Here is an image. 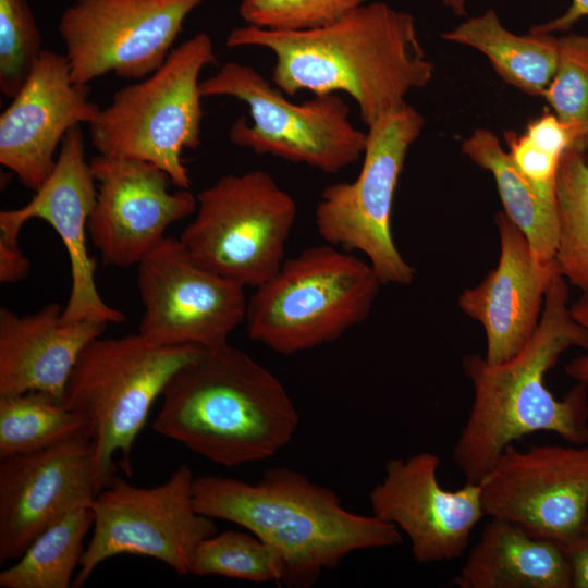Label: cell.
I'll use <instances>...</instances> for the list:
<instances>
[{
	"mask_svg": "<svg viewBox=\"0 0 588 588\" xmlns=\"http://www.w3.org/2000/svg\"><path fill=\"white\" fill-rule=\"evenodd\" d=\"M225 45L271 51L272 82L287 96L347 94L366 126L405 105L406 96L427 86L434 73L414 17L380 1L306 30L236 27Z\"/></svg>",
	"mask_w": 588,
	"mask_h": 588,
	"instance_id": "6da1fadb",
	"label": "cell"
},
{
	"mask_svg": "<svg viewBox=\"0 0 588 588\" xmlns=\"http://www.w3.org/2000/svg\"><path fill=\"white\" fill-rule=\"evenodd\" d=\"M562 274L548 287L535 333L513 358L490 364L478 354L463 359L474 400L453 448V461L467 482L479 483L504 449L538 431L556 433L574 445L588 444V382L577 381L559 400L544 384L561 355L588 353V330L575 320Z\"/></svg>",
	"mask_w": 588,
	"mask_h": 588,
	"instance_id": "7a4b0ae2",
	"label": "cell"
},
{
	"mask_svg": "<svg viewBox=\"0 0 588 588\" xmlns=\"http://www.w3.org/2000/svg\"><path fill=\"white\" fill-rule=\"evenodd\" d=\"M193 504L199 514L234 523L269 544L282 559V584L293 588L314 585L355 551L403 539L393 524L347 511L333 490L284 466L267 469L256 483L196 477Z\"/></svg>",
	"mask_w": 588,
	"mask_h": 588,
	"instance_id": "3957f363",
	"label": "cell"
},
{
	"mask_svg": "<svg viewBox=\"0 0 588 588\" xmlns=\"http://www.w3.org/2000/svg\"><path fill=\"white\" fill-rule=\"evenodd\" d=\"M161 396L155 431L224 466L275 455L299 421L279 378L229 343L204 348L176 371Z\"/></svg>",
	"mask_w": 588,
	"mask_h": 588,
	"instance_id": "277c9868",
	"label": "cell"
},
{
	"mask_svg": "<svg viewBox=\"0 0 588 588\" xmlns=\"http://www.w3.org/2000/svg\"><path fill=\"white\" fill-rule=\"evenodd\" d=\"M382 285L368 261L328 243L308 247L254 289L247 334L282 355L333 342L367 319Z\"/></svg>",
	"mask_w": 588,
	"mask_h": 588,
	"instance_id": "5b68a950",
	"label": "cell"
},
{
	"mask_svg": "<svg viewBox=\"0 0 588 588\" xmlns=\"http://www.w3.org/2000/svg\"><path fill=\"white\" fill-rule=\"evenodd\" d=\"M203 350L193 344L156 345L138 333L100 335L81 352L62 401L87 421L98 492L115 477L117 453L131 476V450L154 402L176 371Z\"/></svg>",
	"mask_w": 588,
	"mask_h": 588,
	"instance_id": "8992f818",
	"label": "cell"
},
{
	"mask_svg": "<svg viewBox=\"0 0 588 588\" xmlns=\"http://www.w3.org/2000/svg\"><path fill=\"white\" fill-rule=\"evenodd\" d=\"M217 62L212 39L204 32L173 48L159 69L117 90L100 109L88 124L94 148L106 157L152 163L172 185L189 189L182 152L200 145L199 76Z\"/></svg>",
	"mask_w": 588,
	"mask_h": 588,
	"instance_id": "52a82bcc",
	"label": "cell"
},
{
	"mask_svg": "<svg viewBox=\"0 0 588 588\" xmlns=\"http://www.w3.org/2000/svg\"><path fill=\"white\" fill-rule=\"evenodd\" d=\"M200 94L203 98L232 97L247 105L252 123L245 117L236 119L229 139L257 155L331 174L364 155L367 132L352 123L350 108L338 94L292 102L254 68L233 61L200 81Z\"/></svg>",
	"mask_w": 588,
	"mask_h": 588,
	"instance_id": "ba28073f",
	"label": "cell"
},
{
	"mask_svg": "<svg viewBox=\"0 0 588 588\" xmlns=\"http://www.w3.org/2000/svg\"><path fill=\"white\" fill-rule=\"evenodd\" d=\"M196 198L195 217L179 238L199 265L253 289L280 269L297 206L270 173L223 175Z\"/></svg>",
	"mask_w": 588,
	"mask_h": 588,
	"instance_id": "9c48e42d",
	"label": "cell"
},
{
	"mask_svg": "<svg viewBox=\"0 0 588 588\" xmlns=\"http://www.w3.org/2000/svg\"><path fill=\"white\" fill-rule=\"evenodd\" d=\"M426 120L407 102L367 130L363 164L352 182L328 185L315 211L321 238L364 254L383 285H409L415 269L401 255L391 230L393 199L411 146Z\"/></svg>",
	"mask_w": 588,
	"mask_h": 588,
	"instance_id": "30bf717a",
	"label": "cell"
},
{
	"mask_svg": "<svg viewBox=\"0 0 588 588\" xmlns=\"http://www.w3.org/2000/svg\"><path fill=\"white\" fill-rule=\"evenodd\" d=\"M193 481L186 464L149 488L114 477L93 500V536L73 586L82 587L101 562L120 554L149 556L188 575L196 547L217 532L212 518L194 507Z\"/></svg>",
	"mask_w": 588,
	"mask_h": 588,
	"instance_id": "8fae6325",
	"label": "cell"
},
{
	"mask_svg": "<svg viewBox=\"0 0 588 588\" xmlns=\"http://www.w3.org/2000/svg\"><path fill=\"white\" fill-rule=\"evenodd\" d=\"M206 0H74L59 34L74 84L113 73L143 79L173 49L188 15Z\"/></svg>",
	"mask_w": 588,
	"mask_h": 588,
	"instance_id": "7c38bea8",
	"label": "cell"
},
{
	"mask_svg": "<svg viewBox=\"0 0 588 588\" xmlns=\"http://www.w3.org/2000/svg\"><path fill=\"white\" fill-rule=\"evenodd\" d=\"M137 266L138 333L151 343L216 348L244 322L245 287L199 265L180 238L166 236Z\"/></svg>",
	"mask_w": 588,
	"mask_h": 588,
	"instance_id": "4fadbf2b",
	"label": "cell"
},
{
	"mask_svg": "<svg viewBox=\"0 0 588 588\" xmlns=\"http://www.w3.org/2000/svg\"><path fill=\"white\" fill-rule=\"evenodd\" d=\"M485 516L565 546L588 512V444L506 446L479 482Z\"/></svg>",
	"mask_w": 588,
	"mask_h": 588,
	"instance_id": "5bb4252c",
	"label": "cell"
},
{
	"mask_svg": "<svg viewBox=\"0 0 588 588\" xmlns=\"http://www.w3.org/2000/svg\"><path fill=\"white\" fill-rule=\"evenodd\" d=\"M89 166L99 185L88 235L106 265H138L172 223L197 208L196 195L169 192V175L152 163L98 155Z\"/></svg>",
	"mask_w": 588,
	"mask_h": 588,
	"instance_id": "9a60e30c",
	"label": "cell"
},
{
	"mask_svg": "<svg viewBox=\"0 0 588 588\" xmlns=\"http://www.w3.org/2000/svg\"><path fill=\"white\" fill-rule=\"evenodd\" d=\"M88 431L0 460V564L17 560L49 526L97 495Z\"/></svg>",
	"mask_w": 588,
	"mask_h": 588,
	"instance_id": "2e32d148",
	"label": "cell"
},
{
	"mask_svg": "<svg viewBox=\"0 0 588 588\" xmlns=\"http://www.w3.org/2000/svg\"><path fill=\"white\" fill-rule=\"evenodd\" d=\"M439 464L428 451L391 458L369 493L372 514L404 532L413 558L422 564L462 556L485 516L480 485L466 481L446 490L438 480Z\"/></svg>",
	"mask_w": 588,
	"mask_h": 588,
	"instance_id": "e0dca14e",
	"label": "cell"
},
{
	"mask_svg": "<svg viewBox=\"0 0 588 588\" xmlns=\"http://www.w3.org/2000/svg\"><path fill=\"white\" fill-rule=\"evenodd\" d=\"M81 125L64 136L48 180L23 207L0 212V233L19 237L30 219H41L60 236L71 266V291L61 322H124V315L100 296L95 281L96 261L88 254L86 235L97 189Z\"/></svg>",
	"mask_w": 588,
	"mask_h": 588,
	"instance_id": "ac0fdd59",
	"label": "cell"
},
{
	"mask_svg": "<svg viewBox=\"0 0 588 588\" xmlns=\"http://www.w3.org/2000/svg\"><path fill=\"white\" fill-rule=\"evenodd\" d=\"M89 85L74 84L64 54L44 49L33 73L0 115V163L36 192L51 175L57 148L75 125L100 108Z\"/></svg>",
	"mask_w": 588,
	"mask_h": 588,
	"instance_id": "d6986e66",
	"label": "cell"
},
{
	"mask_svg": "<svg viewBox=\"0 0 588 588\" xmlns=\"http://www.w3.org/2000/svg\"><path fill=\"white\" fill-rule=\"evenodd\" d=\"M500 236L498 266L481 283L458 297L464 314L481 323L486 360L500 364L517 355L531 339L542 313L544 295L561 274L555 259L539 261L524 233L504 212L494 218Z\"/></svg>",
	"mask_w": 588,
	"mask_h": 588,
	"instance_id": "ffe728a7",
	"label": "cell"
},
{
	"mask_svg": "<svg viewBox=\"0 0 588 588\" xmlns=\"http://www.w3.org/2000/svg\"><path fill=\"white\" fill-rule=\"evenodd\" d=\"M62 310L50 303L21 317L0 308V395L42 391L63 400L81 352L108 324L63 323Z\"/></svg>",
	"mask_w": 588,
	"mask_h": 588,
	"instance_id": "44dd1931",
	"label": "cell"
},
{
	"mask_svg": "<svg viewBox=\"0 0 588 588\" xmlns=\"http://www.w3.org/2000/svg\"><path fill=\"white\" fill-rule=\"evenodd\" d=\"M452 585L460 588H572V573L562 544L534 536L513 522L491 517Z\"/></svg>",
	"mask_w": 588,
	"mask_h": 588,
	"instance_id": "7402d4cb",
	"label": "cell"
},
{
	"mask_svg": "<svg viewBox=\"0 0 588 588\" xmlns=\"http://www.w3.org/2000/svg\"><path fill=\"white\" fill-rule=\"evenodd\" d=\"M461 151L492 174L503 212L524 233L536 258L541 262L554 260L559 235L556 188L528 180L499 137L487 128L474 130L462 142Z\"/></svg>",
	"mask_w": 588,
	"mask_h": 588,
	"instance_id": "603a6c76",
	"label": "cell"
},
{
	"mask_svg": "<svg viewBox=\"0 0 588 588\" xmlns=\"http://www.w3.org/2000/svg\"><path fill=\"white\" fill-rule=\"evenodd\" d=\"M445 41L476 49L503 82L529 96L542 97L558 62V37L507 29L493 9L441 34Z\"/></svg>",
	"mask_w": 588,
	"mask_h": 588,
	"instance_id": "cb8c5ba5",
	"label": "cell"
},
{
	"mask_svg": "<svg viewBox=\"0 0 588 588\" xmlns=\"http://www.w3.org/2000/svg\"><path fill=\"white\" fill-rule=\"evenodd\" d=\"M93 525L91 504L78 506L63 516L44 530L13 565L0 573V587H70L85 550L83 540Z\"/></svg>",
	"mask_w": 588,
	"mask_h": 588,
	"instance_id": "d4e9b609",
	"label": "cell"
},
{
	"mask_svg": "<svg viewBox=\"0 0 588 588\" xmlns=\"http://www.w3.org/2000/svg\"><path fill=\"white\" fill-rule=\"evenodd\" d=\"M85 431V418L49 393L0 395V460L42 450Z\"/></svg>",
	"mask_w": 588,
	"mask_h": 588,
	"instance_id": "484cf974",
	"label": "cell"
},
{
	"mask_svg": "<svg viewBox=\"0 0 588 588\" xmlns=\"http://www.w3.org/2000/svg\"><path fill=\"white\" fill-rule=\"evenodd\" d=\"M559 235L555 261L564 279L588 296V168L585 150L568 148L558 179Z\"/></svg>",
	"mask_w": 588,
	"mask_h": 588,
	"instance_id": "4316f807",
	"label": "cell"
},
{
	"mask_svg": "<svg viewBox=\"0 0 588 588\" xmlns=\"http://www.w3.org/2000/svg\"><path fill=\"white\" fill-rule=\"evenodd\" d=\"M196 576H223L252 583H282L284 565L265 541L247 531L226 530L203 539L188 568Z\"/></svg>",
	"mask_w": 588,
	"mask_h": 588,
	"instance_id": "83f0119b",
	"label": "cell"
},
{
	"mask_svg": "<svg viewBox=\"0 0 588 588\" xmlns=\"http://www.w3.org/2000/svg\"><path fill=\"white\" fill-rule=\"evenodd\" d=\"M552 112L566 126L573 147L588 142V35L567 33L558 37V62L542 94Z\"/></svg>",
	"mask_w": 588,
	"mask_h": 588,
	"instance_id": "f1b7e54d",
	"label": "cell"
},
{
	"mask_svg": "<svg viewBox=\"0 0 588 588\" xmlns=\"http://www.w3.org/2000/svg\"><path fill=\"white\" fill-rule=\"evenodd\" d=\"M41 35L27 0H0V91L13 98L42 52Z\"/></svg>",
	"mask_w": 588,
	"mask_h": 588,
	"instance_id": "f546056e",
	"label": "cell"
},
{
	"mask_svg": "<svg viewBox=\"0 0 588 588\" xmlns=\"http://www.w3.org/2000/svg\"><path fill=\"white\" fill-rule=\"evenodd\" d=\"M367 0H241L246 25L280 32L320 27L365 4Z\"/></svg>",
	"mask_w": 588,
	"mask_h": 588,
	"instance_id": "4dcf8cb0",
	"label": "cell"
},
{
	"mask_svg": "<svg viewBox=\"0 0 588 588\" xmlns=\"http://www.w3.org/2000/svg\"><path fill=\"white\" fill-rule=\"evenodd\" d=\"M507 152L517 169L531 182L556 188L560 162L564 152L536 143L525 133L515 131L504 133Z\"/></svg>",
	"mask_w": 588,
	"mask_h": 588,
	"instance_id": "1f68e13d",
	"label": "cell"
},
{
	"mask_svg": "<svg viewBox=\"0 0 588 588\" xmlns=\"http://www.w3.org/2000/svg\"><path fill=\"white\" fill-rule=\"evenodd\" d=\"M19 238L0 234V282L12 283L25 278L30 261L19 247Z\"/></svg>",
	"mask_w": 588,
	"mask_h": 588,
	"instance_id": "d6a6232c",
	"label": "cell"
},
{
	"mask_svg": "<svg viewBox=\"0 0 588 588\" xmlns=\"http://www.w3.org/2000/svg\"><path fill=\"white\" fill-rule=\"evenodd\" d=\"M572 573V588H588V532L563 546Z\"/></svg>",
	"mask_w": 588,
	"mask_h": 588,
	"instance_id": "836d02e7",
	"label": "cell"
},
{
	"mask_svg": "<svg viewBox=\"0 0 588 588\" xmlns=\"http://www.w3.org/2000/svg\"><path fill=\"white\" fill-rule=\"evenodd\" d=\"M583 17H588V0H572L571 5L564 13L553 20L531 26L529 32L535 34L569 32Z\"/></svg>",
	"mask_w": 588,
	"mask_h": 588,
	"instance_id": "e575fe53",
	"label": "cell"
},
{
	"mask_svg": "<svg viewBox=\"0 0 588 588\" xmlns=\"http://www.w3.org/2000/svg\"><path fill=\"white\" fill-rule=\"evenodd\" d=\"M571 313L575 320L588 330V296L581 295L571 305ZM565 372L576 381L588 382V354L569 360Z\"/></svg>",
	"mask_w": 588,
	"mask_h": 588,
	"instance_id": "d590c367",
	"label": "cell"
},
{
	"mask_svg": "<svg viewBox=\"0 0 588 588\" xmlns=\"http://www.w3.org/2000/svg\"><path fill=\"white\" fill-rule=\"evenodd\" d=\"M440 2L456 16L467 15V0H440Z\"/></svg>",
	"mask_w": 588,
	"mask_h": 588,
	"instance_id": "8d00e7d4",
	"label": "cell"
},
{
	"mask_svg": "<svg viewBox=\"0 0 588 588\" xmlns=\"http://www.w3.org/2000/svg\"><path fill=\"white\" fill-rule=\"evenodd\" d=\"M585 162H586L587 168H588V142H587L586 148H585Z\"/></svg>",
	"mask_w": 588,
	"mask_h": 588,
	"instance_id": "74e56055",
	"label": "cell"
},
{
	"mask_svg": "<svg viewBox=\"0 0 588 588\" xmlns=\"http://www.w3.org/2000/svg\"><path fill=\"white\" fill-rule=\"evenodd\" d=\"M583 531L588 532V512H587V517H586V520H585V525H584Z\"/></svg>",
	"mask_w": 588,
	"mask_h": 588,
	"instance_id": "f35d334b",
	"label": "cell"
}]
</instances>
